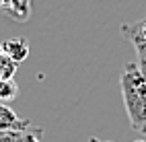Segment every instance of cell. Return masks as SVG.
I'll list each match as a JSON object with an SVG mask.
<instances>
[{
  "instance_id": "277c9868",
  "label": "cell",
  "mask_w": 146,
  "mask_h": 142,
  "mask_svg": "<svg viewBox=\"0 0 146 142\" xmlns=\"http://www.w3.org/2000/svg\"><path fill=\"white\" fill-rule=\"evenodd\" d=\"M29 126H31V121H29V119L19 117L8 105L0 103V134H4V132L25 130V128H29Z\"/></svg>"
},
{
  "instance_id": "5b68a950",
  "label": "cell",
  "mask_w": 146,
  "mask_h": 142,
  "mask_svg": "<svg viewBox=\"0 0 146 142\" xmlns=\"http://www.w3.org/2000/svg\"><path fill=\"white\" fill-rule=\"evenodd\" d=\"M0 47H2V54L8 56L13 62H23L27 60L29 52H31V45H29V41L25 39V37H15V39H6L4 43H0Z\"/></svg>"
},
{
  "instance_id": "3957f363",
  "label": "cell",
  "mask_w": 146,
  "mask_h": 142,
  "mask_svg": "<svg viewBox=\"0 0 146 142\" xmlns=\"http://www.w3.org/2000/svg\"><path fill=\"white\" fill-rule=\"evenodd\" d=\"M0 13L17 23H25L31 17V0H0Z\"/></svg>"
},
{
  "instance_id": "7a4b0ae2",
  "label": "cell",
  "mask_w": 146,
  "mask_h": 142,
  "mask_svg": "<svg viewBox=\"0 0 146 142\" xmlns=\"http://www.w3.org/2000/svg\"><path fill=\"white\" fill-rule=\"evenodd\" d=\"M121 33H123L125 39L136 47V54H138L136 66H138V70L146 76V19H142L138 23H132V25H123Z\"/></svg>"
},
{
  "instance_id": "6da1fadb",
  "label": "cell",
  "mask_w": 146,
  "mask_h": 142,
  "mask_svg": "<svg viewBox=\"0 0 146 142\" xmlns=\"http://www.w3.org/2000/svg\"><path fill=\"white\" fill-rule=\"evenodd\" d=\"M119 82L132 128L140 134H146V76L134 62H128L123 66Z\"/></svg>"
},
{
  "instance_id": "8992f818",
  "label": "cell",
  "mask_w": 146,
  "mask_h": 142,
  "mask_svg": "<svg viewBox=\"0 0 146 142\" xmlns=\"http://www.w3.org/2000/svg\"><path fill=\"white\" fill-rule=\"evenodd\" d=\"M43 130L37 126H29L25 130H17V132H4L0 134V142H41Z\"/></svg>"
},
{
  "instance_id": "52a82bcc",
  "label": "cell",
  "mask_w": 146,
  "mask_h": 142,
  "mask_svg": "<svg viewBox=\"0 0 146 142\" xmlns=\"http://www.w3.org/2000/svg\"><path fill=\"white\" fill-rule=\"evenodd\" d=\"M17 93H19V89H17L15 80H2L0 78V99L11 101V99L17 97Z\"/></svg>"
},
{
  "instance_id": "ba28073f",
  "label": "cell",
  "mask_w": 146,
  "mask_h": 142,
  "mask_svg": "<svg viewBox=\"0 0 146 142\" xmlns=\"http://www.w3.org/2000/svg\"><path fill=\"white\" fill-rule=\"evenodd\" d=\"M89 142H107V140H99V138H91Z\"/></svg>"
}]
</instances>
